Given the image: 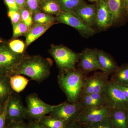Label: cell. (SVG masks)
Returning <instances> with one entry per match:
<instances>
[{"label": "cell", "instance_id": "6da1fadb", "mask_svg": "<svg viewBox=\"0 0 128 128\" xmlns=\"http://www.w3.org/2000/svg\"><path fill=\"white\" fill-rule=\"evenodd\" d=\"M52 62L40 56L26 55L14 71L13 75H24L40 82L49 76ZM12 75V76H13Z\"/></svg>", "mask_w": 128, "mask_h": 128}, {"label": "cell", "instance_id": "7a4b0ae2", "mask_svg": "<svg viewBox=\"0 0 128 128\" xmlns=\"http://www.w3.org/2000/svg\"><path fill=\"white\" fill-rule=\"evenodd\" d=\"M85 76L84 73L79 68L66 72H60L57 77L58 83L68 102H78L82 92Z\"/></svg>", "mask_w": 128, "mask_h": 128}, {"label": "cell", "instance_id": "3957f363", "mask_svg": "<svg viewBox=\"0 0 128 128\" xmlns=\"http://www.w3.org/2000/svg\"><path fill=\"white\" fill-rule=\"evenodd\" d=\"M49 52L59 69L60 72H66L76 68L80 53L76 52L63 45H52Z\"/></svg>", "mask_w": 128, "mask_h": 128}, {"label": "cell", "instance_id": "277c9868", "mask_svg": "<svg viewBox=\"0 0 128 128\" xmlns=\"http://www.w3.org/2000/svg\"><path fill=\"white\" fill-rule=\"evenodd\" d=\"M26 55L14 52L7 44H0V75H13L15 70Z\"/></svg>", "mask_w": 128, "mask_h": 128}, {"label": "cell", "instance_id": "5b68a950", "mask_svg": "<svg viewBox=\"0 0 128 128\" xmlns=\"http://www.w3.org/2000/svg\"><path fill=\"white\" fill-rule=\"evenodd\" d=\"M26 118L38 121L46 114H50L55 105L48 104L36 94H30L26 98Z\"/></svg>", "mask_w": 128, "mask_h": 128}, {"label": "cell", "instance_id": "8992f818", "mask_svg": "<svg viewBox=\"0 0 128 128\" xmlns=\"http://www.w3.org/2000/svg\"><path fill=\"white\" fill-rule=\"evenodd\" d=\"M56 18L58 23L64 24L73 28L83 38H88L96 33L95 29L86 24L73 12L62 11Z\"/></svg>", "mask_w": 128, "mask_h": 128}, {"label": "cell", "instance_id": "52a82bcc", "mask_svg": "<svg viewBox=\"0 0 128 128\" xmlns=\"http://www.w3.org/2000/svg\"><path fill=\"white\" fill-rule=\"evenodd\" d=\"M82 110L78 102H64L55 105L50 114L51 117L60 120L68 125L78 121V117Z\"/></svg>", "mask_w": 128, "mask_h": 128}, {"label": "cell", "instance_id": "ba28073f", "mask_svg": "<svg viewBox=\"0 0 128 128\" xmlns=\"http://www.w3.org/2000/svg\"><path fill=\"white\" fill-rule=\"evenodd\" d=\"M102 92L108 106L111 109L122 108L128 110V99L114 83L109 80Z\"/></svg>", "mask_w": 128, "mask_h": 128}, {"label": "cell", "instance_id": "9c48e42d", "mask_svg": "<svg viewBox=\"0 0 128 128\" xmlns=\"http://www.w3.org/2000/svg\"><path fill=\"white\" fill-rule=\"evenodd\" d=\"M111 109L108 106L82 108L78 117V121L85 126L104 121L108 119Z\"/></svg>", "mask_w": 128, "mask_h": 128}, {"label": "cell", "instance_id": "30bf717a", "mask_svg": "<svg viewBox=\"0 0 128 128\" xmlns=\"http://www.w3.org/2000/svg\"><path fill=\"white\" fill-rule=\"evenodd\" d=\"M108 76L102 71L96 72L89 77L85 76L81 95L102 93L109 81Z\"/></svg>", "mask_w": 128, "mask_h": 128}, {"label": "cell", "instance_id": "8fae6325", "mask_svg": "<svg viewBox=\"0 0 128 128\" xmlns=\"http://www.w3.org/2000/svg\"><path fill=\"white\" fill-rule=\"evenodd\" d=\"M97 51L96 48H86L80 53L78 66L85 75L98 70L102 71L98 60Z\"/></svg>", "mask_w": 128, "mask_h": 128}, {"label": "cell", "instance_id": "7c38bea8", "mask_svg": "<svg viewBox=\"0 0 128 128\" xmlns=\"http://www.w3.org/2000/svg\"><path fill=\"white\" fill-rule=\"evenodd\" d=\"M6 118L9 123L26 118V108L20 97L12 94L10 96L8 104Z\"/></svg>", "mask_w": 128, "mask_h": 128}, {"label": "cell", "instance_id": "4fadbf2b", "mask_svg": "<svg viewBox=\"0 0 128 128\" xmlns=\"http://www.w3.org/2000/svg\"><path fill=\"white\" fill-rule=\"evenodd\" d=\"M96 4V15L95 25L98 30L105 31L113 26L112 14L106 0H99Z\"/></svg>", "mask_w": 128, "mask_h": 128}, {"label": "cell", "instance_id": "5bb4252c", "mask_svg": "<svg viewBox=\"0 0 128 128\" xmlns=\"http://www.w3.org/2000/svg\"><path fill=\"white\" fill-rule=\"evenodd\" d=\"M86 24L92 27L95 25L96 15V5L84 3L73 12Z\"/></svg>", "mask_w": 128, "mask_h": 128}, {"label": "cell", "instance_id": "9a60e30c", "mask_svg": "<svg viewBox=\"0 0 128 128\" xmlns=\"http://www.w3.org/2000/svg\"><path fill=\"white\" fill-rule=\"evenodd\" d=\"M108 7L112 14L113 26L122 22L126 17L124 9V0H106Z\"/></svg>", "mask_w": 128, "mask_h": 128}, {"label": "cell", "instance_id": "2e32d148", "mask_svg": "<svg viewBox=\"0 0 128 128\" xmlns=\"http://www.w3.org/2000/svg\"><path fill=\"white\" fill-rule=\"evenodd\" d=\"M108 120L113 128H128V110L111 109Z\"/></svg>", "mask_w": 128, "mask_h": 128}, {"label": "cell", "instance_id": "e0dca14e", "mask_svg": "<svg viewBox=\"0 0 128 128\" xmlns=\"http://www.w3.org/2000/svg\"><path fill=\"white\" fill-rule=\"evenodd\" d=\"M78 102L82 109L85 108L108 106L102 92L81 95Z\"/></svg>", "mask_w": 128, "mask_h": 128}, {"label": "cell", "instance_id": "ac0fdd59", "mask_svg": "<svg viewBox=\"0 0 128 128\" xmlns=\"http://www.w3.org/2000/svg\"><path fill=\"white\" fill-rule=\"evenodd\" d=\"M98 60L102 72L109 76L112 74L118 67L113 58L104 50L98 49Z\"/></svg>", "mask_w": 128, "mask_h": 128}, {"label": "cell", "instance_id": "d6986e66", "mask_svg": "<svg viewBox=\"0 0 128 128\" xmlns=\"http://www.w3.org/2000/svg\"><path fill=\"white\" fill-rule=\"evenodd\" d=\"M56 24L57 23L34 24L25 36V46L27 47L29 46L33 42L44 34L50 28Z\"/></svg>", "mask_w": 128, "mask_h": 128}, {"label": "cell", "instance_id": "ffe728a7", "mask_svg": "<svg viewBox=\"0 0 128 128\" xmlns=\"http://www.w3.org/2000/svg\"><path fill=\"white\" fill-rule=\"evenodd\" d=\"M109 81L115 84L128 86V64L118 66Z\"/></svg>", "mask_w": 128, "mask_h": 128}, {"label": "cell", "instance_id": "44dd1931", "mask_svg": "<svg viewBox=\"0 0 128 128\" xmlns=\"http://www.w3.org/2000/svg\"><path fill=\"white\" fill-rule=\"evenodd\" d=\"M29 80L21 75L16 74L9 76V82L12 90L17 93L23 91L28 84Z\"/></svg>", "mask_w": 128, "mask_h": 128}, {"label": "cell", "instance_id": "7402d4cb", "mask_svg": "<svg viewBox=\"0 0 128 128\" xmlns=\"http://www.w3.org/2000/svg\"><path fill=\"white\" fill-rule=\"evenodd\" d=\"M41 11L52 16H58L62 12L57 0H48L40 4Z\"/></svg>", "mask_w": 128, "mask_h": 128}, {"label": "cell", "instance_id": "603a6c76", "mask_svg": "<svg viewBox=\"0 0 128 128\" xmlns=\"http://www.w3.org/2000/svg\"><path fill=\"white\" fill-rule=\"evenodd\" d=\"M9 82V76L0 75V101L5 102L12 94Z\"/></svg>", "mask_w": 128, "mask_h": 128}, {"label": "cell", "instance_id": "cb8c5ba5", "mask_svg": "<svg viewBox=\"0 0 128 128\" xmlns=\"http://www.w3.org/2000/svg\"><path fill=\"white\" fill-rule=\"evenodd\" d=\"M38 121L46 128H66L67 126L63 121L50 115L44 116Z\"/></svg>", "mask_w": 128, "mask_h": 128}, {"label": "cell", "instance_id": "d4e9b609", "mask_svg": "<svg viewBox=\"0 0 128 128\" xmlns=\"http://www.w3.org/2000/svg\"><path fill=\"white\" fill-rule=\"evenodd\" d=\"M33 21L34 24L58 23L56 16L46 14L41 10L33 14Z\"/></svg>", "mask_w": 128, "mask_h": 128}, {"label": "cell", "instance_id": "484cf974", "mask_svg": "<svg viewBox=\"0 0 128 128\" xmlns=\"http://www.w3.org/2000/svg\"><path fill=\"white\" fill-rule=\"evenodd\" d=\"M62 11L74 12L81 5L86 3L85 0H57Z\"/></svg>", "mask_w": 128, "mask_h": 128}, {"label": "cell", "instance_id": "4316f807", "mask_svg": "<svg viewBox=\"0 0 128 128\" xmlns=\"http://www.w3.org/2000/svg\"><path fill=\"white\" fill-rule=\"evenodd\" d=\"M12 27L13 35L12 38L13 39H15L21 36H26L30 29L22 21L12 25Z\"/></svg>", "mask_w": 128, "mask_h": 128}, {"label": "cell", "instance_id": "83f0119b", "mask_svg": "<svg viewBox=\"0 0 128 128\" xmlns=\"http://www.w3.org/2000/svg\"><path fill=\"white\" fill-rule=\"evenodd\" d=\"M22 21L31 28L34 25L33 13L27 7L20 9Z\"/></svg>", "mask_w": 128, "mask_h": 128}, {"label": "cell", "instance_id": "f1b7e54d", "mask_svg": "<svg viewBox=\"0 0 128 128\" xmlns=\"http://www.w3.org/2000/svg\"><path fill=\"white\" fill-rule=\"evenodd\" d=\"M8 45L10 49L14 52L19 54H24L26 46L23 41L19 40L14 39L10 41Z\"/></svg>", "mask_w": 128, "mask_h": 128}, {"label": "cell", "instance_id": "f546056e", "mask_svg": "<svg viewBox=\"0 0 128 128\" xmlns=\"http://www.w3.org/2000/svg\"><path fill=\"white\" fill-rule=\"evenodd\" d=\"M8 16L10 19L12 25L16 24L22 21L20 11L8 9Z\"/></svg>", "mask_w": 128, "mask_h": 128}, {"label": "cell", "instance_id": "4dcf8cb0", "mask_svg": "<svg viewBox=\"0 0 128 128\" xmlns=\"http://www.w3.org/2000/svg\"><path fill=\"white\" fill-rule=\"evenodd\" d=\"M83 126L85 128H113L108 119L96 123Z\"/></svg>", "mask_w": 128, "mask_h": 128}, {"label": "cell", "instance_id": "1f68e13d", "mask_svg": "<svg viewBox=\"0 0 128 128\" xmlns=\"http://www.w3.org/2000/svg\"><path fill=\"white\" fill-rule=\"evenodd\" d=\"M4 102V108L3 112L0 114V128H6V122L7 121V108L8 104L9 97Z\"/></svg>", "mask_w": 128, "mask_h": 128}, {"label": "cell", "instance_id": "d6a6232c", "mask_svg": "<svg viewBox=\"0 0 128 128\" xmlns=\"http://www.w3.org/2000/svg\"><path fill=\"white\" fill-rule=\"evenodd\" d=\"M26 6L33 13L40 10L38 0H26Z\"/></svg>", "mask_w": 128, "mask_h": 128}, {"label": "cell", "instance_id": "836d02e7", "mask_svg": "<svg viewBox=\"0 0 128 128\" xmlns=\"http://www.w3.org/2000/svg\"><path fill=\"white\" fill-rule=\"evenodd\" d=\"M6 128H29V124L24 120L9 123Z\"/></svg>", "mask_w": 128, "mask_h": 128}, {"label": "cell", "instance_id": "e575fe53", "mask_svg": "<svg viewBox=\"0 0 128 128\" xmlns=\"http://www.w3.org/2000/svg\"><path fill=\"white\" fill-rule=\"evenodd\" d=\"M4 1L8 9L20 11V8L17 4L15 0H4Z\"/></svg>", "mask_w": 128, "mask_h": 128}, {"label": "cell", "instance_id": "d590c367", "mask_svg": "<svg viewBox=\"0 0 128 128\" xmlns=\"http://www.w3.org/2000/svg\"><path fill=\"white\" fill-rule=\"evenodd\" d=\"M28 124L29 128H46L37 121H30Z\"/></svg>", "mask_w": 128, "mask_h": 128}, {"label": "cell", "instance_id": "8d00e7d4", "mask_svg": "<svg viewBox=\"0 0 128 128\" xmlns=\"http://www.w3.org/2000/svg\"><path fill=\"white\" fill-rule=\"evenodd\" d=\"M66 128H85L78 121L74 122L67 125Z\"/></svg>", "mask_w": 128, "mask_h": 128}, {"label": "cell", "instance_id": "74e56055", "mask_svg": "<svg viewBox=\"0 0 128 128\" xmlns=\"http://www.w3.org/2000/svg\"><path fill=\"white\" fill-rule=\"evenodd\" d=\"M119 89L123 92L126 97L128 99V86H121L118 84H115Z\"/></svg>", "mask_w": 128, "mask_h": 128}, {"label": "cell", "instance_id": "f35d334b", "mask_svg": "<svg viewBox=\"0 0 128 128\" xmlns=\"http://www.w3.org/2000/svg\"><path fill=\"white\" fill-rule=\"evenodd\" d=\"M16 3L19 8L27 7L26 4V0H15Z\"/></svg>", "mask_w": 128, "mask_h": 128}, {"label": "cell", "instance_id": "ab89813d", "mask_svg": "<svg viewBox=\"0 0 128 128\" xmlns=\"http://www.w3.org/2000/svg\"><path fill=\"white\" fill-rule=\"evenodd\" d=\"M124 6L126 17L128 18V0H124Z\"/></svg>", "mask_w": 128, "mask_h": 128}, {"label": "cell", "instance_id": "60d3db41", "mask_svg": "<svg viewBox=\"0 0 128 128\" xmlns=\"http://www.w3.org/2000/svg\"><path fill=\"white\" fill-rule=\"evenodd\" d=\"M4 102H2L0 101V114L3 112L4 108Z\"/></svg>", "mask_w": 128, "mask_h": 128}, {"label": "cell", "instance_id": "b9f144b4", "mask_svg": "<svg viewBox=\"0 0 128 128\" xmlns=\"http://www.w3.org/2000/svg\"><path fill=\"white\" fill-rule=\"evenodd\" d=\"M89 2H94L95 3H96L99 0H88Z\"/></svg>", "mask_w": 128, "mask_h": 128}, {"label": "cell", "instance_id": "7bdbcfd3", "mask_svg": "<svg viewBox=\"0 0 128 128\" xmlns=\"http://www.w3.org/2000/svg\"><path fill=\"white\" fill-rule=\"evenodd\" d=\"M48 0H38L40 4H41V3H42V2H45Z\"/></svg>", "mask_w": 128, "mask_h": 128}, {"label": "cell", "instance_id": "ee69618b", "mask_svg": "<svg viewBox=\"0 0 128 128\" xmlns=\"http://www.w3.org/2000/svg\"><path fill=\"white\" fill-rule=\"evenodd\" d=\"M4 42H3V41H2V40H0V44Z\"/></svg>", "mask_w": 128, "mask_h": 128}]
</instances>
